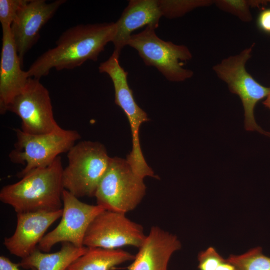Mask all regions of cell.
I'll list each match as a JSON object with an SVG mask.
<instances>
[{"label": "cell", "instance_id": "14", "mask_svg": "<svg viewBox=\"0 0 270 270\" xmlns=\"http://www.w3.org/2000/svg\"><path fill=\"white\" fill-rule=\"evenodd\" d=\"M181 248L176 236L152 226L128 270H168L171 257Z\"/></svg>", "mask_w": 270, "mask_h": 270}, {"label": "cell", "instance_id": "8", "mask_svg": "<svg viewBox=\"0 0 270 270\" xmlns=\"http://www.w3.org/2000/svg\"><path fill=\"white\" fill-rule=\"evenodd\" d=\"M22 120L21 130L32 135L50 133L60 126L55 120L50 94L39 79L30 78L8 108Z\"/></svg>", "mask_w": 270, "mask_h": 270}, {"label": "cell", "instance_id": "21", "mask_svg": "<svg viewBox=\"0 0 270 270\" xmlns=\"http://www.w3.org/2000/svg\"><path fill=\"white\" fill-rule=\"evenodd\" d=\"M215 3L220 10L236 16L244 22L252 20L250 10L252 1L222 0L216 1Z\"/></svg>", "mask_w": 270, "mask_h": 270}, {"label": "cell", "instance_id": "3", "mask_svg": "<svg viewBox=\"0 0 270 270\" xmlns=\"http://www.w3.org/2000/svg\"><path fill=\"white\" fill-rule=\"evenodd\" d=\"M68 158L62 176L64 189L78 198L94 197L112 159L105 146L98 142H80L68 152Z\"/></svg>", "mask_w": 270, "mask_h": 270}, {"label": "cell", "instance_id": "12", "mask_svg": "<svg viewBox=\"0 0 270 270\" xmlns=\"http://www.w3.org/2000/svg\"><path fill=\"white\" fill-rule=\"evenodd\" d=\"M63 209L52 212L17 214L14 234L4 239V244L12 254L22 259L37 248L49 228L62 218Z\"/></svg>", "mask_w": 270, "mask_h": 270}, {"label": "cell", "instance_id": "24", "mask_svg": "<svg viewBox=\"0 0 270 270\" xmlns=\"http://www.w3.org/2000/svg\"><path fill=\"white\" fill-rule=\"evenodd\" d=\"M257 24L261 30L270 34V8L264 9L260 13Z\"/></svg>", "mask_w": 270, "mask_h": 270}, {"label": "cell", "instance_id": "2", "mask_svg": "<svg viewBox=\"0 0 270 270\" xmlns=\"http://www.w3.org/2000/svg\"><path fill=\"white\" fill-rule=\"evenodd\" d=\"M64 170L60 156L50 166L34 170L19 182L3 187L0 200L17 214L62 209Z\"/></svg>", "mask_w": 270, "mask_h": 270}, {"label": "cell", "instance_id": "20", "mask_svg": "<svg viewBox=\"0 0 270 270\" xmlns=\"http://www.w3.org/2000/svg\"><path fill=\"white\" fill-rule=\"evenodd\" d=\"M214 3L207 0H159L162 16L170 19L182 16L194 9L208 6Z\"/></svg>", "mask_w": 270, "mask_h": 270}, {"label": "cell", "instance_id": "17", "mask_svg": "<svg viewBox=\"0 0 270 270\" xmlns=\"http://www.w3.org/2000/svg\"><path fill=\"white\" fill-rule=\"evenodd\" d=\"M134 257L122 249L88 248V251L73 262L68 270H112L116 266L133 260Z\"/></svg>", "mask_w": 270, "mask_h": 270}, {"label": "cell", "instance_id": "1", "mask_svg": "<svg viewBox=\"0 0 270 270\" xmlns=\"http://www.w3.org/2000/svg\"><path fill=\"white\" fill-rule=\"evenodd\" d=\"M116 22L80 24L66 30L56 45L40 56L26 71L30 78L40 80L52 68L72 70L88 60L96 62L105 46L112 42Z\"/></svg>", "mask_w": 270, "mask_h": 270}, {"label": "cell", "instance_id": "7", "mask_svg": "<svg viewBox=\"0 0 270 270\" xmlns=\"http://www.w3.org/2000/svg\"><path fill=\"white\" fill-rule=\"evenodd\" d=\"M254 44L239 54L223 60L213 68L219 78L225 82L230 91L240 98L244 110V127L247 131H256L270 138V132L262 130L256 122L254 108L260 100L267 98L270 88L259 82L246 71V65L251 58Z\"/></svg>", "mask_w": 270, "mask_h": 270}, {"label": "cell", "instance_id": "25", "mask_svg": "<svg viewBox=\"0 0 270 270\" xmlns=\"http://www.w3.org/2000/svg\"><path fill=\"white\" fill-rule=\"evenodd\" d=\"M19 264L12 262L9 258L4 256H0V270H20ZM32 270H37L33 268Z\"/></svg>", "mask_w": 270, "mask_h": 270}, {"label": "cell", "instance_id": "18", "mask_svg": "<svg viewBox=\"0 0 270 270\" xmlns=\"http://www.w3.org/2000/svg\"><path fill=\"white\" fill-rule=\"evenodd\" d=\"M123 110L130 122L132 138V150L127 156L128 162L134 172L141 178H158L147 164L140 148V128L142 123L150 120L147 114L137 104Z\"/></svg>", "mask_w": 270, "mask_h": 270}, {"label": "cell", "instance_id": "19", "mask_svg": "<svg viewBox=\"0 0 270 270\" xmlns=\"http://www.w3.org/2000/svg\"><path fill=\"white\" fill-rule=\"evenodd\" d=\"M236 270H270V258L257 247L240 255H230L226 259Z\"/></svg>", "mask_w": 270, "mask_h": 270}, {"label": "cell", "instance_id": "13", "mask_svg": "<svg viewBox=\"0 0 270 270\" xmlns=\"http://www.w3.org/2000/svg\"><path fill=\"white\" fill-rule=\"evenodd\" d=\"M2 48L0 63V114H4L14 98L26 88L30 78L22 70L11 30V26H2Z\"/></svg>", "mask_w": 270, "mask_h": 270}, {"label": "cell", "instance_id": "23", "mask_svg": "<svg viewBox=\"0 0 270 270\" xmlns=\"http://www.w3.org/2000/svg\"><path fill=\"white\" fill-rule=\"evenodd\" d=\"M225 260L216 248L210 247L199 254L198 268L200 270H216Z\"/></svg>", "mask_w": 270, "mask_h": 270}, {"label": "cell", "instance_id": "22", "mask_svg": "<svg viewBox=\"0 0 270 270\" xmlns=\"http://www.w3.org/2000/svg\"><path fill=\"white\" fill-rule=\"evenodd\" d=\"M30 0H0V22L2 26H11L22 8Z\"/></svg>", "mask_w": 270, "mask_h": 270}, {"label": "cell", "instance_id": "15", "mask_svg": "<svg viewBox=\"0 0 270 270\" xmlns=\"http://www.w3.org/2000/svg\"><path fill=\"white\" fill-rule=\"evenodd\" d=\"M162 16L159 0H130L116 22V33L112 40L114 52L120 55L128 46L132 32L144 26H159Z\"/></svg>", "mask_w": 270, "mask_h": 270}, {"label": "cell", "instance_id": "16", "mask_svg": "<svg viewBox=\"0 0 270 270\" xmlns=\"http://www.w3.org/2000/svg\"><path fill=\"white\" fill-rule=\"evenodd\" d=\"M88 248H78L68 242H64L60 250L54 253L44 252L37 248L28 256L18 263L24 269L37 270H68L76 259L84 255Z\"/></svg>", "mask_w": 270, "mask_h": 270}, {"label": "cell", "instance_id": "28", "mask_svg": "<svg viewBox=\"0 0 270 270\" xmlns=\"http://www.w3.org/2000/svg\"><path fill=\"white\" fill-rule=\"evenodd\" d=\"M268 2H269L270 3V1H268Z\"/></svg>", "mask_w": 270, "mask_h": 270}, {"label": "cell", "instance_id": "5", "mask_svg": "<svg viewBox=\"0 0 270 270\" xmlns=\"http://www.w3.org/2000/svg\"><path fill=\"white\" fill-rule=\"evenodd\" d=\"M156 28L147 26L142 32L132 34L128 46L138 52L146 66L156 68L168 80L182 82L192 78L193 72L184 68L192 58L190 50L162 40L156 34Z\"/></svg>", "mask_w": 270, "mask_h": 270}, {"label": "cell", "instance_id": "11", "mask_svg": "<svg viewBox=\"0 0 270 270\" xmlns=\"http://www.w3.org/2000/svg\"><path fill=\"white\" fill-rule=\"evenodd\" d=\"M66 2L57 0L48 4L44 0H30L20 10L11 30L22 62L25 55L38 41L41 29Z\"/></svg>", "mask_w": 270, "mask_h": 270}, {"label": "cell", "instance_id": "6", "mask_svg": "<svg viewBox=\"0 0 270 270\" xmlns=\"http://www.w3.org/2000/svg\"><path fill=\"white\" fill-rule=\"evenodd\" d=\"M143 178L136 174L126 160L112 158L94 197L105 210L126 214L142 202L146 194Z\"/></svg>", "mask_w": 270, "mask_h": 270}, {"label": "cell", "instance_id": "26", "mask_svg": "<svg viewBox=\"0 0 270 270\" xmlns=\"http://www.w3.org/2000/svg\"><path fill=\"white\" fill-rule=\"evenodd\" d=\"M216 270H236L235 266L227 260H225L222 263Z\"/></svg>", "mask_w": 270, "mask_h": 270}, {"label": "cell", "instance_id": "10", "mask_svg": "<svg viewBox=\"0 0 270 270\" xmlns=\"http://www.w3.org/2000/svg\"><path fill=\"white\" fill-rule=\"evenodd\" d=\"M63 212L59 224L42 240L38 248L44 252H50L60 242H68L78 248L84 246V242L88 228L94 218L105 210L102 206L90 205L65 189L62 193Z\"/></svg>", "mask_w": 270, "mask_h": 270}, {"label": "cell", "instance_id": "9", "mask_svg": "<svg viewBox=\"0 0 270 270\" xmlns=\"http://www.w3.org/2000/svg\"><path fill=\"white\" fill-rule=\"evenodd\" d=\"M126 214L104 210L90 224L84 246L116 250L126 246L140 248L146 236L143 226L128 218Z\"/></svg>", "mask_w": 270, "mask_h": 270}, {"label": "cell", "instance_id": "27", "mask_svg": "<svg viewBox=\"0 0 270 270\" xmlns=\"http://www.w3.org/2000/svg\"><path fill=\"white\" fill-rule=\"evenodd\" d=\"M263 104L266 107L270 108V93L263 102Z\"/></svg>", "mask_w": 270, "mask_h": 270}, {"label": "cell", "instance_id": "4", "mask_svg": "<svg viewBox=\"0 0 270 270\" xmlns=\"http://www.w3.org/2000/svg\"><path fill=\"white\" fill-rule=\"evenodd\" d=\"M15 131L16 141L8 156L12 163L25 166L17 174L20 178L34 170L50 166L60 154L68 152L80 138L77 131L61 127L39 135L27 134L20 128Z\"/></svg>", "mask_w": 270, "mask_h": 270}]
</instances>
